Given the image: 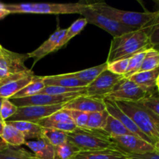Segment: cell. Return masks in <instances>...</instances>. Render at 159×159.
Here are the masks:
<instances>
[{
    "label": "cell",
    "instance_id": "obj_43",
    "mask_svg": "<svg viewBox=\"0 0 159 159\" xmlns=\"http://www.w3.org/2000/svg\"><path fill=\"white\" fill-rule=\"evenodd\" d=\"M154 148H155V152L159 154V140L154 144Z\"/></svg>",
    "mask_w": 159,
    "mask_h": 159
},
{
    "label": "cell",
    "instance_id": "obj_7",
    "mask_svg": "<svg viewBox=\"0 0 159 159\" xmlns=\"http://www.w3.org/2000/svg\"><path fill=\"white\" fill-rule=\"evenodd\" d=\"M92 3L93 2L82 9L80 13L87 20V23H92L102 28V30L111 34L113 37H119L127 33L137 30L136 29L121 24L113 19L102 15L92 7Z\"/></svg>",
    "mask_w": 159,
    "mask_h": 159
},
{
    "label": "cell",
    "instance_id": "obj_21",
    "mask_svg": "<svg viewBox=\"0 0 159 159\" xmlns=\"http://www.w3.org/2000/svg\"><path fill=\"white\" fill-rule=\"evenodd\" d=\"M35 77L36 75H34V73H32L29 75L22 78L21 79L2 85L0 87V98L10 99L16 93H18L26 85H27L30 82H32L35 79Z\"/></svg>",
    "mask_w": 159,
    "mask_h": 159
},
{
    "label": "cell",
    "instance_id": "obj_15",
    "mask_svg": "<svg viewBox=\"0 0 159 159\" xmlns=\"http://www.w3.org/2000/svg\"><path fill=\"white\" fill-rule=\"evenodd\" d=\"M65 32L66 29H61L57 27V30L37 49L27 54L29 58H34V65L45 56L57 51V46L65 37Z\"/></svg>",
    "mask_w": 159,
    "mask_h": 159
},
{
    "label": "cell",
    "instance_id": "obj_37",
    "mask_svg": "<svg viewBox=\"0 0 159 159\" xmlns=\"http://www.w3.org/2000/svg\"><path fill=\"white\" fill-rule=\"evenodd\" d=\"M129 58L122 59V60H118L116 61L111 62V63H107V69L112 73L119 75L124 76L127 70L128 66Z\"/></svg>",
    "mask_w": 159,
    "mask_h": 159
},
{
    "label": "cell",
    "instance_id": "obj_20",
    "mask_svg": "<svg viewBox=\"0 0 159 159\" xmlns=\"http://www.w3.org/2000/svg\"><path fill=\"white\" fill-rule=\"evenodd\" d=\"M158 76L159 68L152 71L138 72L129 77L128 79L146 89L155 91L157 89V80Z\"/></svg>",
    "mask_w": 159,
    "mask_h": 159
},
{
    "label": "cell",
    "instance_id": "obj_23",
    "mask_svg": "<svg viewBox=\"0 0 159 159\" xmlns=\"http://www.w3.org/2000/svg\"><path fill=\"white\" fill-rule=\"evenodd\" d=\"M107 62L103 64L97 65V66L93 67V68H87V69L82 70V71H76V72H72V75L74 77L77 78L79 80L85 82L87 85H89L90 83L93 82L101 73L106 69H107Z\"/></svg>",
    "mask_w": 159,
    "mask_h": 159
},
{
    "label": "cell",
    "instance_id": "obj_26",
    "mask_svg": "<svg viewBox=\"0 0 159 159\" xmlns=\"http://www.w3.org/2000/svg\"><path fill=\"white\" fill-rule=\"evenodd\" d=\"M80 149L70 141L54 147V159H75L80 152Z\"/></svg>",
    "mask_w": 159,
    "mask_h": 159
},
{
    "label": "cell",
    "instance_id": "obj_17",
    "mask_svg": "<svg viewBox=\"0 0 159 159\" xmlns=\"http://www.w3.org/2000/svg\"><path fill=\"white\" fill-rule=\"evenodd\" d=\"M20 130L26 141L43 138V128L39 124L28 121H5Z\"/></svg>",
    "mask_w": 159,
    "mask_h": 159
},
{
    "label": "cell",
    "instance_id": "obj_29",
    "mask_svg": "<svg viewBox=\"0 0 159 159\" xmlns=\"http://www.w3.org/2000/svg\"><path fill=\"white\" fill-rule=\"evenodd\" d=\"M109 115L110 114L107 110L103 111L89 113V119L86 127L89 129H94V130H103Z\"/></svg>",
    "mask_w": 159,
    "mask_h": 159
},
{
    "label": "cell",
    "instance_id": "obj_34",
    "mask_svg": "<svg viewBox=\"0 0 159 159\" xmlns=\"http://www.w3.org/2000/svg\"><path fill=\"white\" fill-rule=\"evenodd\" d=\"M148 50L141 51V52L134 54V55L132 56V57H130L129 58L127 72H126L125 75L124 76L125 79H128L129 77H130L131 75L136 74V73H138L139 71L141 65H142L143 61H144V56H145Z\"/></svg>",
    "mask_w": 159,
    "mask_h": 159
},
{
    "label": "cell",
    "instance_id": "obj_38",
    "mask_svg": "<svg viewBox=\"0 0 159 159\" xmlns=\"http://www.w3.org/2000/svg\"><path fill=\"white\" fill-rule=\"evenodd\" d=\"M70 116L79 128H85L89 119V113L79 110H68Z\"/></svg>",
    "mask_w": 159,
    "mask_h": 159
},
{
    "label": "cell",
    "instance_id": "obj_33",
    "mask_svg": "<svg viewBox=\"0 0 159 159\" xmlns=\"http://www.w3.org/2000/svg\"><path fill=\"white\" fill-rule=\"evenodd\" d=\"M43 138H46L54 147H57L68 141L67 133L52 128H43Z\"/></svg>",
    "mask_w": 159,
    "mask_h": 159
},
{
    "label": "cell",
    "instance_id": "obj_44",
    "mask_svg": "<svg viewBox=\"0 0 159 159\" xmlns=\"http://www.w3.org/2000/svg\"><path fill=\"white\" fill-rule=\"evenodd\" d=\"M4 126H5V122H2V121L0 120V136H2V134Z\"/></svg>",
    "mask_w": 159,
    "mask_h": 159
},
{
    "label": "cell",
    "instance_id": "obj_13",
    "mask_svg": "<svg viewBox=\"0 0 159 159\" xmlns=\"http://www.w3.org/2000/svg\"><path fill=\"white\" fill-rule=\"evenodd\" d=\"M104 102H105L106 106V110H107V112L109 113V114L113 116V117H115L116 119H117L118 120L120 123H122L123 125L129 130L131 134H133L134 135H136L138 138H141V139L144 140L147 142L150 143V144H153L154 142L148 138V137L146 136L141 130L138 127V126L135 124V123L130 119V116H127L117 105L115 102V101L112 100V99H103Z\"/></svg>",
    "mask_w": 159,
    "mask_h": 159
},
{
    "label": "cell",
    "instance_id": "obj_22",
    "mask_svg": "<svg viewBox=\"0 0 159 159\" xmlns=\"http://www.w3.org/2000/svg\"><path fill=\"white\" fill-rule=\"evenodd\" d=\"M1 137L8 145L13 147H20V145L25 144L26 142V139L21 132L16 127L6 123H5L2 134Z\"/></svg>",
    "mask_w": 159,
    "mask_h": 159
},
{
    "label": "cell",
    "instance_id": "obj_41",
    "mask_svg": "<svg viewBox=\"0 0 159 159\" xmlns=\"http://www.w3.org/2000/svg\"><path fill=\"white\" fill-rule=\"evenodd\" d=\"M9 12L5 9L4 4H2V3H0V20L2 18H4L5 16H6L9 15Z\"/></svg>",
    "mask_w": 159,
    "mask_h": 159
},
{
    "label": "cell",
    "instance_id": "obj_24",
    "mask_svg": "<svg viewBox=\"0 0 159 159\" xmlns=\"http://www.w3.org/2000/svg\"><path fill=\"white\" fill-rule=\"evenodd\" d=\"M45 87L43 81V76L36 75L35 79L30 82L27 85L22 89L20 91L16 93L10 99H19V98L28 97V96H34L40 93V92Z\"/></svg>",
    "mask_w": 159,
    "mask_h": 159
},
{
    "label": "cell",
    "instance_id": "obj_12",
    "mask_svg": "<svg viewBox=\"0 0 159 159\" xmlns=\"http://www.w3.org/2000/svg\"><path fill=\"white\" fill-rule=\"evenodd\" d=\"M84 95L83 93H70L62 96H53L47 94H37L28 97L19 99H9L11 102L17 107L28 106H52L68 103L77 96Z\"/></svg>",
    "mask_w": 159,
    "mask_h": 159
},
{
    "label": "cell",
    "instance_id": "obj_48",
    "mask_svg": "<svg viewBox=\"0 0 159 159\" xmlns=\"http://www.w3.org/2000/svg\"><path fill=\"white\" fill-rule=\"evenodd\" d=\"M157 89H158V93H159V84L158 85H157Z\"/></svg>",
    "mask_w": 159,
    "mask_h": 159
},
{
    "label": "cell",
    "instance_id": "obj_5",
    "mask_svg": "<svg viewBox=\"0 0 159 159\" xmlns=\"http://www.w3.org/2000/svg\"><path fill=\"white\" fill-rule=\"evenodd\" d=\"M68 141L77 146L81 152L100 150L113 148H116L110 137L103 130L89 128H77L67 133Z\"/></svg>",
    "mask_w": 159,
    "mask_h": 159
},
{
    "label": "cell",
    "instance_id": "obj_2",
    "mask_svg": "<svg viewBox=\"0 0 159 159\" xmlns=\"http://www.w3.org/2000/svg\"><path fill=\"white\" fill-rule=\"evenodd\" d=\"M92 7L102 15L113 19L121 24L136 30L145 28L159 15V10L155 12H132L120 10L110 6L104 2H93Z\"/></svg>",
    "mask_w": 159,
    "mask_h": 159
},
{
    "label": "cell",
    "instance_id": "obj_18",
    "mask_svg": "<svg viewBox=\"0 0 159 159\" xmlns=\"http://www.w3.org/2000/svg\"><path fill=\"white\" fill-rule=\"evenodd\" d=\"M25 145L29 148L36 157L41 159H54V147L45 138L26 141Z\"/></svg>",
    "mask_w": 159,
    "mask_h": 159
},
{
    "label": "cell",
    "instance_id": "obj_25",
    "mask_svg": "<svg viewBox=\"0 0 159 159\" xmlns=\"http://www.w3.org/2000/svg\"><path fill=\"white\" fill-rule=\"evenodd\" d=\"M103 130L110 138L133 134L123 125L122 123L120 122L117 119L113 117L111 115H109Z\"/></svg>",
    "mask_w": 159,
    "mask_h": 159
},
{
    "label": "cell",
    "instance_id": "obj_10",
    "mask_svg": "<svg viewBox=\"0 0 159 159\" xmlns=\"http://www.w3.org/2000/svg\"><path fill=\"white\" fill-rule=\"evenodd\" d=\"M28 57L27 54H18L4 48L0 52V79L17 73L29 71L25 65Z\"/></svg>",
    "mask_w": 159,
    "mask_h": 159
},
{
    "label": "cell",
    "instance_id": "obj_46",
    "mask_svg": "<svg viewBox=\"0 0 159 159\" xmlns=\"http://www.w3.org/2000/svg\"><path fill=\"white\" fill-rule=\"evenodd\" d=\"M3 99H2V98H0V110H1L2 103V101H3ZM0 120H1V121H2V119H1V115H0ZM2 122H3V121H2Z\"/></svg>",
    "mask_w": 159,
    "mask_h": 159
},
{
    "label": "cell",
    "instance_id": "obj_14",
    "mask_svg": "<svg viewBox=\"0 0 159 159\" xmlns=\"http://www.w3.org/2000/svg\"><path fill=\"white\" fill-rule=\"evenodd\" d=\"M64 108L90 113L103 111L106 110V106L103 99L81 95L65 104Z\"/></svg>",
    "mask_w": 159,
    "mask_h": 159
},
{
    "label": "cell",
    "instance_id": "obj_35",
    "mask_svg": "<svg viewBox=\"0 0 159 159\" xmlns=\"http://www.w3.org/2000/svg\"><path fill=\"white\" fill-rule=\"evenodd\" d=\"M152 48L159 51V15L152 23L145 27Z\"/></svg>",
    "mask_w": 159,
    "mask_h": 159
},
{
    "label": "cell",
    "instance_id": "obj_1",
    "mask_svg": "<svg viewBox=\"0 0 159 159\" xmlns=\"http://www.w3.org/2000/svg\"><path fill=\"white\" fill-rule=\"evenodd\" d=\"M149 48H152V45L145 28L127 33L112 39L107 62L130 58Z\"/></svg>",
    "mask_w": 159,
    "mask_h": 159
},
{
    "label": "cell",
    "instance_id": "obj_31",
    "mask_svg": "<svg viewBox=\"0 0 159 159\" xmlns=\"http://www.w3.org/2000/svg\"><path fill=\"white\" fill-rule=\"evenodd\" d=\"M86 87H77V88H68L62 86H45L39 94L53 95V96H62L70 93H83L85 95Z\"/></svg>",
    "mask_w": 159,
    "mask_h": 159
},
{
    "label": "cell",
    "instance_id": "obj_28",
    "mask_svg": "<svg viewBox=\"0 0 159 159\" xmlns=\"http://www.w3.org/2000/svg\"><path fill=\"white\" fill-rule=\"evenodd\" d=\"M33 155L22 148L9 145L0 150V159H30Z\"/></svg>",
    "mask_w": 159,
    "mask_h": 159
},
{
    "label": "cell",
    "instance_id": "obj_19",
    "mask_svg": "<svg viewBox=\"0 0 159 159\" xmlns=\"http://www.w3.org/2000/svg\"><path fill=\"white\" fill-rule=\"evenodd\" d=\"M75 159H128V156L113 148L100 150L80 152Z\"/></svg>",
    "mask_w": 159,
    "mask_h": 159
},
{
    "label": "cell",
    "instance_id": "obj_40",
    "mask_svg": "<svg viewBox=\"0 0 159 159\" xmlns=\"http://www.w3.org/2000/svg\"><path fill=\"white\" fill-rule=\"evenodd\" d=\"M127 156L128 159H159V154L156 152L141 154V155H130Z\"/></svg>",
    "mask_w": 159,
    "mask_h": 159
},
{
    "label": "cell",
    "instance_id": "obj_8",
    "mask_svg": "<svg viewBox=\"0 0 159 159\" xmlns=\"http://www.w3.org/2000/svg\"><path fill=\"white\" fill-rule=\"evenodd\" d=\"M124 78V76L113 74L108 69H106L86 87L85 96L104 99Z\"/></svg>",
    "mask_w": 159,
    "mask_h": 159
},
{
    "label": "cell",
    "instance_id": "obj_11",
    "mask_svg": "<svg viewBox=\"0 0 159 159\" xmlns=\"http://www.w3.org/2000/svg\"><path fill=\"white\" fill-rule=\"evenodd\" d=\"M116 149L127 155H141L155 152L153 144L138 138L136 135L129 134L124 136L110 138Z\"/></svg>",
    "mask_w": 159,
    "mask_h": 159
},
{
    "label": "cell",
    "instance_id": "obj_49",
    "mask_svg": "<svg viewBox=\"0 0 159 159\" xmlns=\"http://www.w3.org/2000/svg\"><path fill=\"white\" fill-rule=\"evenodd\" d=\"M2 47L1 45H0V52H1V50H2Z\"/></svg>",
    "mask_w": 159,
    "mask_h": 159
},
{
    "label": "cell",
    "instance_id": "obj_30",
    "mask_svg": "<svg viewBox=\"0 0 159 159\" xmlns=\"http://www.w3.org/2000/svg\"><path fill=\"white\" fill-rule=\"evenodd\" d=\"M159 68V51L152 48L146 52L144 61L138 72L152 71Z\"/></svg>",
    "mask_w": 159,
    "mask_h": 159
},
{
    "label": "cell",
    "instance_id": "obj_4",
    "mask_svg": "<svg viewBox=\"0 0 159 159\" xmlns=\"http://www.w3.org/2000/svg\"><path fill=\"white\" fill-rule=\"evenodd\" d=\"M91 2L82 1L75 3H18L4 4L5 9L9 13L30 14H80L83 9Z\"/></svg>",
    "mask_w": 159,
    "mask_h": 159
},
{
    "label": "cell",
    "instance_id": "obj_42",
    "mask_svg": "<svg viewBox=\"0 0 159 159\" xmlns=\"http://www.w3.org/2000/svg\"><path fill=\"white\" fill-rule=\"evenodd\" d=\"M8 144L5 142L4 140H3L2 138V137L0 136V150H2V149H4L5 148H6Z\"/></svg>",
    "mask_w": 159,
    "mask_h": 159
},
{
    "label": "cell",
    "instance_id": "obj_45",
    "mask_svg": "<svg viewBox=\"0 0 159 159\" xmlns=\"http://www.w3.org/2000/svg\"><path fill=\"white\" fill-rule=\"evenodd\" d=\"M155 6H156L157 10H159V0H156V1H155Z\"/></svg>",
    "mask_w": 159,
    "mask_h": 159
},
{
    "label": "cell",
    "instance_id": "obj_32",
    "mask_svg": "<svg viewBox=\"0 0 159 159\" xmlns=\"http://www.w3.org/2000/svg\"><path fill=\"white\" fill-rule=\"evenodd\" d=\"M68 120H72V119H71V116H70L68 110L63 108L61 110H59V111L51 114V116H48V117L38 121V122H37V124H39V125H40V127H43V128H47V127H48L50 125H51V124H56V123L63 122V121Z\"/></svg>",
    "mask_w": 159,
    "mask_h": 159
},
{
    "label": "cell",
    "instance_id": "obj_47",
    "mask_svg": "<svg viewBox=\"0 0 159 159\" xmlns=\"http://www.w3.org/2000/svg\"><path fill=\"white\" fill-rule=\"evenodd\" d=\"M30 159H41V158H37V157H36L35 155H33L32 156H31Z\"/></svg>",
    "mask_w": 159,
    "mask_h": 159
},
{
    "label": "cell",
    "instance_id": "obj_16",
    "mask_svg": "<svg viewBox=\"0 0 159 159\" xmlns=\"http://www.w3.org/2000/svg\"><path fill=\"white\" fill-rule=\"evenodd\" d=\"M43 81L45 86H62L68 88L88 86L85 82L74 77L71 73L43 76Z\"/></svg>",
    "mask_w": 159,
    "mask_h": 159
},
{
    "label": "cell",
    "instance_id": "obj_36",
    "mask_svg": "<svg viewBox=\"0 0 159 159\" xmlns=\"http://www.w3.org/2000/svg\"><path fill=\"white\" fill-rule=\"evenodd\" d=\"M18 107L14 105L9 99H4L2 101L0 110V115H1V119L3 122L8 120L10 117H12L16 112L17 111Z\"/></svg>",
    "mask_w": 159,
    "mask_h": 159
},
{
    "label": "cell",
    "instance_id": "obj_27",
    "mask_svg": "<svg viewBox=\"0 0 159 159\" xmlns=\"http://www.w3.org/2000/svg\"><path fill=\"white\" fill-rule=\"evenodd\" d=\"M87 23H87V20L85 18L78 19L77 20H75L68 29H66L65 37H64V38L62 39V40L60 42L58 46H57V51H58L61 48H63L64 46H65L69 42V40H71L73 37H75L79 34H80L81 31L85 27Z\"/></svg>",
    "mask_w": 159,
    "mask_h": 159
},
{
    "label": "cell",
    "instance_id": "obj_3",
    "mask_svg": "<svg viewBox=\"0 0 159 159\" xmlns=\"http://www.w3.org/2000/svg\"><path fill=\"white\" fill-rule=\"evenodd\" d=\"M115 102L154 144L159 140V117L153 112L138 102L120 100Z\"/></svg>",
    "mask_w": 159,
    "mask_h": 159
},
{
    "label": "cell",
    "instance_id": "obj_39",
    "mask_svg": "<svg viewBox=\"0 0 159 159\" xmlns=\"http://www.w3.org/2000/svg\"><path fill=\"white\" fill-rule=\"evenodd\" d=\"M138 102L150 110L159 117V96L154 94Z\"/></svg>",
    "mask_w": 159,
    "mask_h": 159
},
{
    "label": "cell",
    "instance_id": "obj_9",
    "mask_svg": "<svg viewBox=\"0 0 159 159\" xmlns=\"http://www.w3.org/2000/svg\"><path fill=\"white\" fill-rule=\"evenodd\" d=\"M65 104L18 107L15 114L6 121H28L37 124L38 121L63 109Z\"/></svg>",
    "mask_w": 159,
    "mask_h": 159
},
{
    "label": "cell",
    "instance_id": "obj_6",
    "mask_svg": "<svg viewBox=\"0 0 159 159\" xmlns=\"http://www.w3.org/2000/svg\"><path fill=\"white\" fill-rule=\"evenodd\" d=\"M154 93L155 91L146 89L135 84L130 79L124 78L116 84L113 91L104 99L138 102L146 97L154 95Z\"/></svg>",
    "mask_w": 159,
    "mask_h": 159
}]
</instances>
